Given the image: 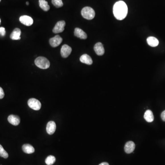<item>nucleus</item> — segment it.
<instances>
[{
  "label": "nucleus",
  "instance_id": "4be33fe9",
  "mask_svg": "<svg viewBox=\"0 0 165 165\" xmlns=\"http://www.w3.org/2000/svg\"><path fill=\"white\" fill-rule=\"evenodd\" d=\"M52 3L57 8L62 7L63 5L62 0H52Z\"/></svg>",
  "mask_w": 165,
  "mask_h": 165
},
{
  "label": "nucleus",
  "instance_id": "7ed1b4c3",
  "mask_svg": "<svg viewBox=\"0 0 165 165\" xmlns=\"http://www.w3.org/2000/svg\"><path fill=\"white\" fill-rule=\"evenodd\" d=\"M81 14L83 18L88 20L93 19L95 16V12L93 8L88 7H86L82 8Z\"/></svg>",
  "mask_w": 165,
  "mask_h": 165
},
{
  "label": "nucleus",
  "instance_id": "c85d7f7f",
  "mask_svg": "<svg viewBox=\"0 0 165 165\" xmlns=\"http://www.w3.org/2000/svg\"><path fill=\"white\" fill-rule=\"evenodd\" d=\"M1 0H0V2H1Z\"/></svg>",
  "mask_w": 165,
  "mask_h": 165
},
{
  "label": "nucleus",
  "instance_id": "20e7f679",
  "mask_svg": "<svg viewBox=\"0 0 165 165\" xmlns=\"http://www.w3.org/2000/svg\"><path fill=\"white\" fill-rule=\"evenodd\" d=\"M28 106L34 110L38 111L41 108V103L39 100L34 98L29 99L28 102Z\"/></svg>",
  "mask_w": 165,
  "mask_h": 165
},
{
  "label": "nucleus",
  "instance_id": "f257e3e1",
  "mask_svg": "<svg viewBox=\"0 0 165 165\" xmlns=\"http://www.w3.org/2000/svg\"><path fill=\"white\" fill-rule=\"evenodd\" d=\"M127 6L124 1H117L113 6V14L118 20L124 19L127 15Z\"/></svg>",
  "mask_w": 165,
  "mask_h": 165
},
{
  "label": "nucleus",
  "instance_id": "f03ea898",
  "mask_svg": "<svg viewBox=\"0 0 165 165\" xmlns=\"http://www.w3.org/2000/svg\"><path fill=\"white\" fill-rule=\"evenodd\" d=\"M34 63L37 67L43 69H48L50 66L49 61L45 57H40L36 58Z\"/></svg>",
  "mask_w": 165,
  "mask_h": 165
},
{
  "label": "nucleus",
  "instance_id": "39448f33",
  "mask_svg": "<svg viewBox=\"0 0 165 165\" xmlns=\"http://www.w3.org/2000/svg\"><path fill=\"white\" fill-rule=\"evenodd\" d=\"M65 25H66V22L64 21H60L57 22L53 28L52 31L53 33L55 34L61 33L64 30Z\"/></svg>",
  "mask_w": 165,
  "mask_h": 165
},
{
  "label": "nucleus",
  "instance_id": "6e6552de",
  "mask_svg": "<svg viewBox=\"0 0 165 165\" xmlns=\"http://www.w3.org/2000/svg\"><path fill=\"white\" fill-rule=\"evenodd\" d=\"M72 51V49L70 46L67 45H64L61 49V57L63 58L67 57L71 54Z\"/></svg>",
  "mask_w": 165,
  "mask_h": 165
},
{
  "label": "nucleus",
  "instance_id": "a211bd4d",
  "mask_svg": "<svg viewBox=\"0 0 165 165\" xmlns=\"http://www.w3.org/2000/svg\"><path fill=\"white\" fill-rule=\"evenodd\" d=\"M22 150L24 153L28 154L33 153L35 151L34 148L30 144H25L22 145Z\"/></svg>",
  "mask_w": 165,
  "mask_h": 165
},
{
  "label": "nucleus",
  "instance_id": "412c9836",
  "mask_svg": "<svg viewBox=\"0 0 165 165\" xmlns=\"http://www.w3.org/2000/svg\"><path fill=\"white\" fill-rule=\"evenodd\" d=\"M0 156L2 157L5 159H7L8 157V154L7 152L4 149L3 146L1 145H0Z\"/></svg>",
  "mask_w": 165,
  "mask_h": 165
},
{
  "label": "nucleus",
  "instance_id": "393cba45",
  "mask_svg": "<svg viewBox=\"0 0 165 165\" xmlns=\"http://www.w3.org/2000/svg\"><path fill=\"white\" fill-rule=\"evenodd\" d=\"M161 118L163 121H165V110L161 114Z\"/></svg>",
  "mask_w": 165,
  "mask_h": 165
},
{
  "label": "nucleus",
  "instance_id": "9b49d317",
  "mask_svg": "<svg viewBox=\"0 0 165 165\" xmlns=\"http://www.w3.org/2000/svg\"><path fill=\"white\" fill-rule=\"evenodd\" d=\"M94 50L96 54L98 55H102L105 53V50L102 43H97L94 45Z\"/></svg>",
  "mask_w": 165,
  "mask_h": 165
},
{
  "label": "nucleus",
  "instance_id": "1a4fd4ad",
  "mask_svg": "<svg viewBox=\"0 0 165 165\" xmlns=\"http://www.w3.org/2000/svg\"><path fill=\"white\" fill-rule=\"evenodd\" d=\"M56 129V124L54 121H49L46 126V132L49 135H53Z\"/></svg>",
  "mask_w": 165,
  "mask_h": 165
},
{
  "label": "nucleus",
  "instance_id": "5701e85b",
  "mask_svg": "<svg viewBox=\"0 0 165 165\" xmlns=\"http://www.w3.org/2000/svg\"><path fill=\"white\" fill-rule=\"evenodd\" d=\"M6 34V31H5V28L4 27L0 28V34L1 36H4Z\"/></svg>",
  "mask_w": 165,
  "mask_h": 165
},
{
  "label": "nucleus",
  "instance_id": "4468645a",
  "mask_svg": "<svg viewBox=\"0 0 165 165\" xmlns=\"http://www.w3.org/2000/svg\"><path fill=\"white\" fill-rule=\"evenodd\" d=\"M21 31L19 28H15L10 35V38L13 40H19L21 39Z\"/></svg>",
  "mask_w": 165,
  "mask_h": 165
},
{
  "label": "nucleus",
  "instance_id": "2eb2a0df",
  "mask_svg": "<svg viewBox=\"0 0 165 165\" xmlns=\"http://www.w3.org/2000/svg\"><path fill=\"white\" fill-rule=\"evenodd\" d=\"M80 61L81 63L88 65H91L93 63L92 58L87 54H84L81 55L80 57Z\"/></svg>",
  "mask_w": 165,
  "mask_h": 165
},
{
  "label": "nucleus",
  "instance_id": "f3484780",
  "mask_svg": "<svg viewBox=\"0 0 165 165\" xmlns=\"http://www.w3.org/2000/svg\"><path fill=\"white\" fill-rule=\"evenodd\" d=\"M148 44L151 47H156L159 45V40L154 37H148L147 39Z\"/></svg>",
  "mask_w": 165,
  "mask_h": 165
},
{
  "label": "nucleus",
  "instance_id": "6ab92c4d",
  "mask_svg": "<svg viewBox=\"0 0 165 165\" xmlns=\"http://www.w3.org/2000/svg\"><path fill=\"white\" fill-rule=\"evenodd\" d=\"M39 6L42 9L45 11H49L50 7L48 5V2L46 0H39Z\"/></svg>",
  "mask_w": 165,
  "mask_h": 165
},
{
  "label": "nucleus",
  "instance_id": "bb28decb",
  "mask_svg": "<svg viewBox=\"0 0 165 165\" xmlns=\"http://www.w3.org/2000/svg\"><path fill=\"white\" fill-rule=\"evenodd\" d=\"M26 4H27V5H29V3H28V1L26 2Z\"/></svg>",
  "mask_w": 165,
  "mask_h": 165
},
{
  "label": "nucleus",
  "instance_id": "423d86ee",
  "mask_svg": "<svg viewBox=\"0 0 165 165\" xmlns=\"http://www.w3.org/2000/svg\"><path fill=\"white\" fill-rule=\"evenodd\" d=\"M63 42V39L60 36L57 35L53 38L50 39V44L53 47H56L61 44Z\"/></svg>",
  "mask_w": 165,
  "mask_h": 165
},
{
  "label": "nucleus",
  "instance_id": "b1692460",
  "mask_svg": "<svg viewBox=\"0 0 165 165\" xmlns=\"http://www.w3.org/2000/svg\"><path fill=\"white\" fill-rule=\"evenodd\" d=\"M5 96V94L2 88L0 87V99H3Z\"/></svg>",
  "mask_w": 165,
  "mask_h": 165
},
{
  "label": "nucleus",
  "instance_id": "dca6fc26",
  "mask_svg": "<svg viewBox=\"0 0 165 165\" xmlns=\"http://www.w3.org/2000/svg\"><path fill=\"white\" fill-rule=\"evenodd\" d=\"M144 118L148 123H151L153 121L154 117L152 111L150 110H147L144 115Z\"/></svg>",
  "mask_w": 165,
  "mask_h": 165
},
{
  "label": "nucleus",
  "instance_id": "aec40b11",
  "mask_svg": "<svg viewBox=\"0 0 165 165\" xmlns=\"http://www.w3.org/2000/svg\"><path fill=\"white\" fill-rule=\"evenodd\" d=\"M55 162V158L53 156H49L46 158L45 162L47 165H53Z\"/></svg>",
  "mask_w": 165,
  "mask_h": 165
},
{
  "label": "nucleus",
  "instance_id": "cd10ccee",
  "mask_svg": "<svg viewBox=\"0 0 165 165\" xmlns=\"http://www.w3.org/2000/svg\"><path fill=\"white\" fill-rule=\"evenodd\" d=\"M1 19H0V24H1Z\"/></svg>",
  "mask_w": 165,
  "mask_h": 165
},
{
  "label": "nucleus",
  "instance_id": "a878e982",
  "mask_svg": "<svg viewBox=\"0 0 165 165\" xmlns=\"http://www.w3.org/2000/svg\"><path fill=\"white\" fill-rule=\"evenodd\" d=\"M99 165H109L108 163L107 162H102L101 163V164H100Z\"/></svg>",
  "mask_w": 165,
  "mask_h": 165
},
{
  "label": "nucleus",
  "instance_id": "ddd939ff",
  "mask_svg": "<svg viewBox=\"0 0 165 165\" xmlns=\"http://www.w3.org/2000/svg\"><path fill=\"white\" fill-rule=\"evenodd\" d=\"M135 148V145L133 141L127 142L124 146V150L127 154L131 153L133 152Z\"/></svg>",
  "mask_w": 165,
  "mask_h": 165
},
{
  "label": "nucleus",
  "instance_id": "0eeeda50",
  "mask_svg": "<svg viewBox=\"0 0 165 165\" xmlns=\"http://www.w3.org/2000/svg\"><path fill=\"white\" fill-rule=\"evenodd\" d=\"M19 21L22 24L27 26L32 25L34 22L33 18L30 16L27 15L22 16H20Z\"/></svg>",
  "mask_w": 165,
  "mask_h": 165
},
{
  "label": "nucleus",
  "instance_id": "f8f14e48",
  "mask_svg": "<svg viewBox=\"0 0 165 165\" xmlns=\"http://www.w3.org/2000/svg\"><path fill=\"white\" fill-rule=\"evenodd\" d=\"M74 36L78 38H80L82 40H85L87 38V35L84 31L80 28H75L74 30Z\"/></svg>",
  "mask_w": 165,
  "mask_h": 165
},
{
  "label": "nucleus",
  "instance_id": "9d476101",
  "mask_svg": "<svg viewBox=\"0 0 165 165\" xmlns=\"http://www.w3.org/2000/svg\"><path fill=\"white\" fill-rule=\"evenodd\" d=\"M8 121L10 123L14 126H17L20 122V119L18 116L10 115L7 118Z\"/></svg>",
  "mask_w": 165,
  "mask_h": 165
}]
</instances>
